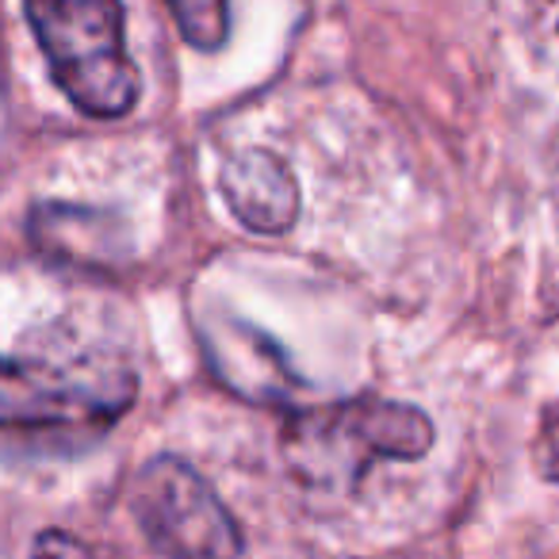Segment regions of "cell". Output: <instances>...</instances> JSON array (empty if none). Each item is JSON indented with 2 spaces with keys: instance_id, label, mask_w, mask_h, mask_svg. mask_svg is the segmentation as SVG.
Segmentation results:
<instances>
[{
  "instance_id": "7",
  "label": "cell",
  "mask_w": 559,
  "mask_h": 559,
  "mask_svg": "<svg viewBox=\"0 0 559 559\" xmlns=\"http://www.w3.org/2000/svg\"><path fill=\"white\" fill-rule=\"evenodd\" d=\"M32 559H88V551L66 533H43L39 540H35Z\"/></svg>"
},
{
  "instance_id": "1",
  "label": "cell",
  "mask_w": 559,
  "mask_h": 559,
  "mask_svg": "<svg viewBox=\"0 0 559 559\" xmlns=\"http://www.w3.org/2000/svg\"><path fill=\"white\" fill-rule=\"evenodd\" d=\"M134 372L96 353L0 357V437L24 444L93 441L134 403Z\"/></svg>"
},
{
  "instance_id": "4",
  "label": "cell",
  "mask_w": 559,
  "mask_h": 559,
  "mask_svg": "<svg viewBox=\"0 0 559 559\" xmlns=\"http://www.w3.org/2000/svg\"><path fill=\"white\" fill-rule=\"evenodd\" d=\"M218 192L230 215L253 234H284L299 218V185L288 162L269 150H241L218 169Z\"/></svg>"
},
{
  "instance_id": "5",
  "label": "cell",
  "mask_w": 559,
  "mask_h": 559,
  "mask_svg": "<svg viewBox=\"0 0 559 559\" xmlns=\"http://www.w3.org/2000/svg\"><path fill=\"white\" fill-rule=\"evenodd\" d=\"M319 433L345 437L360 444L365 456L418 460L433 449V426L418 406L388 403V399H357L322 421Z\"/></svg>"
},
{
  "instance_id": "2",
  "label": "cell",
  "mask_w": 559,
  "mask_h": 559,
  "mask_svg": "<svg viewBox=\"0 0 559 559\" xmlns=\"http://www.w3.org/2000/svg\"><path fill=\"white\" fill-rule=\"evenodd\" d=\"M27 20L73 108L119 119L139 104L142 78L127 55L119 0H27Z\"/></svg>"
},
{
  "instance_id": "6",
  "label": "cell",
  "mask_w": 559,
  "mask_h": 559,
  "mask_svg": "<svg viewBox=\"0 0 559 559\" xmlns=\"http://www.w3.org/2000/svg\"><path fill=\"white\" fill-rule=\"evenodd\" d=\"M180 35L200 50H218L230 32V0H165Z\"/></svg>"
},
{
  "instance_id": "3",
  "label": "cell",
  "mask_w": 559,
  "mask_h": 559,
  "mask_svg": "<svg viewBox=\"0 0 559 559\" xmlns=\"http://www.w3.org/2000/svg\"><path fill=\"white\" fill-rule=\"evenodd\" d=\"M131 513L165 559H238V521L192 464L154 456L131 483Z\"/></svg>"
},
{
  "instance_id": "8",
  "label": "cell",
  "mask_w": 559,
  "mask_h": 559,
  "mask_svg": "<svg viewBox=\"0 0 559 559\" xmlns=\"http://www.w3.org/2000/svg\"><path fill=\"white\" fill-rule=\"evenodd\" d=\"M536 460H540V472L548 475V479H559V414H551V421L544 426Z\"/></svg>"
}]
</instances>
